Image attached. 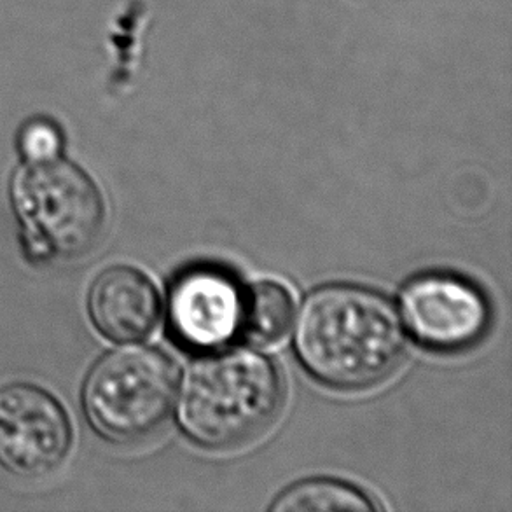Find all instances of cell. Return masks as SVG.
<instances>
[{
	"instance_id": "6da1fadb",
	"label": "cell",
	"mask_w": 512,
	"mask_h": 512,
	"mask_svg": "<svg viewBox=\"0 0 512 512\" xmlns=\"http://www.w3.org/2000/svg\"><path fill=\"white\" fill-rule=\"evenodd\" d=\"M294 348L306 371L327 387H374L401 364L406 333L394 305L359 285L312 292L299 312Z\"/></svg>"
},
{
	"instance_id": "7a4b0ae2",
	"label": "cell",
	"mask_w": 512,
	"mask_h": 512,
	"mask_svg": "<svg viewBox=\"0 0 512 512\" xmlns=\"http://www.w3.org/2000/svg\"><path fill=\"white\" fill-rule=\"evenodd\" d=\"M284 381L268 357L249 348L221 350L187 373L180 425L208 450H233L254 441L277 420Z\"/></svg>"
},
{
	"instance_id": "3957f363",
	"label": "cell",
	"mask_w": 512,
	"mask_h": 512,
	"mask_svg": "<svg viewBox=\"0 0 512 512\" xmlns=\"http://www.w3.org/2000/svg\"><path fill=\"white\" fill-rule=\"evenodd\" d=\"M28 263L76 261L95 250L107 226L104 193L81 165L62 156L23 161L9 184Z\"/></svg>"
},
{
	"instance_id": "277c9868",
	"label": "cell",
	"mask_w": 512,
	"mask_h": 512,
	"mask_svg": "<svg viewBox=\"0 0 512 512\" xmlns=\"http://www.w3.org/2000/svg\"><path fill=\"white\" fill-rule=\"evenodd\" d=\"M177 369L165 353L126 346L91 366L81 388L84 418L98 436L116 444L146 441L172 415Z\"/></svg>"
},
{
	"instance_id": "5b68a950",
	"label": "cell",
	"mask_w": 512,
	"mask_h": 512,
	"mask_svg": "<svg viewBox=\"0 0 512 512\" xmlns=\"http://www.w3.org/2000/svg\"><path fill=\"white\" fill-rule=\"evenodd\" d=\"M74 427L49 390L27 383L0 387V465L21 478L55 472L69 457Z\"/></svg>"
},
{
	"instance_id": "8992f818",
	"label": "cell",
	"mask_w": 512,
	"mask_h": 512,
	"mask_svg": "<svg viewBox=\"0 0 512 512\" xmlns=\"http://www.w3.org/2000/svg\"><path fill=\"white\" fill-rule=\"evenodd\" d=\"M401 306L409 331L436 352L471 348L492 322L485 294L455 275L432 273L415 278L402 292Z\"/></svg>"
},
{
	"instance_id": "52a82bcc",
	"label": "cell",
	"mask_w": 512,
	"mask_h": 512,
	"mask_svg": "<svg viewBox=\"0 0 512 512\" xmlns=\"http://www.w3.org/2000/svg\"><path fill=\"white\" fill-rule=\"evenodd\" d=\"M245 292L235 277L214 266L182 273L168 299V322L182 345L215 348L242 331Z\"/></svg>"
},
{
	"instance_id": "ba28073f",
	"label": "cell",
	"mask_w": 512,
	"mask_h": 512,
	"mask_svg": "<svg viewBox=\"0 0 512 512\" xmlns=\"http://www.w3.org/2000/svg\"><path fill=\"white\" fill-rule=\"evenodd\" d=\"M161 299L144 271L116 264L100 271L88 291V315L98 334L114 343H135L153 333Z\"/></svg>"
},
{
	"instance_id": "9c48e42d",
	"label": "cell",
	"mask_w": 512,
	"mask_h": 512,
	"mask_svg": "<svg viewBox=\"0 0 512 512\" xmlns=\"http://www.w3.org/2000/svg\"><path fill=\"white\" fill-rule=\"evenodd\" d=\"M294 319V298L285 285L261 282L245 294L242 331L257 345H273L284 338Z\"/></svg>"
},
{
	"instance_id": "30bf717a",
	"label": "cell",
	"mask_w": 512,
	"mask_h": 512,
	"mask_svg": "<svg viewBox=\"0 0 512 512\" xmlns=\"http://www.w3.org/2000/svg\"><path fill=\"white\" fill-rule=\"evenodd\" d=\"M373 500L359 488L336 479H308L285 490L271 511H374Z\"/></svg>"
},
{
	"instance_id": "8fae6325",
	"label": "cell",
	"mask_w": 512,
	"mask_h": 512,
	"mask_svg": "<svg viewBox=\"0 0 512 512\" xmlns=\"http://www.w3.org/2000/svg\"><path fill=\"white\" fill-rule=\"evenodd\" d=\"M16 146L23 161L49 160L62 156L65 147L62 126L51 118L28 119L20 128Z\"/></svg>"
}]
</instances>
